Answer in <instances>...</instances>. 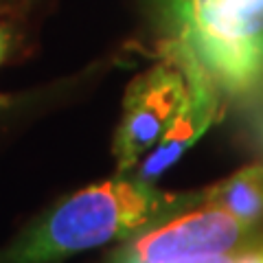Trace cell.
<instances>
[{
    "label": "cell",
    "instance_id": "obj_1",
    "mask_svg": "<svg viewBox=\"0 0 263 263\" xmlns=\"http://www.w3.org/2000/svg\"><path fill=\"white\" fill-rule=\"evenodd\" d=\"M191 195L158 191L145 180H110L92 184L48 211L31 226L0 263H55L112 239L132 237L156 219L186 206Z\"/></svg>",
    "mask_w": 263,
    "mask_h": 263
},
{
    "label": "cell",
    "instance_id": "obj_2",
    "mask_svg": "<svg viewBox=\"0 0 263 263\" xmlns=\"http://www.w3.org/2000/svg\"><path fill=\"white\" fill-rule=\"evenodd\" d=\"M174 42L217 88L248 92L263 81V0H162Z\"/></svg>",
    "mask_w": 263,
    "mask_h": 263
},
{
    "label": "cell",
    "instance_id": "obj_3",
    "mask_svg": "<svg viewBox=\"0 0 263 263\" xmlns=\"http://www.w3.org/2000/svg\"><path fill=\"white\" fill-rule=\"evenodd\" d=\"M186 97L189 77L184 66L171 48H164V60L136 77L127 88L123 119L114 138L119 171L134 167L152 145L160 143Z\"/></svg>",
    "mask_w": 263,
    "mask_h": 263
},
{
    "label": "cell",
    "instance_id": "obj_4",
    "mask_svg": "<svg viewBox=\"0 0 263 263\" xmlns=\"http://www.w3.org/2000/svg\"><path fill=\"white\" fill-rule=\"evenodd\" d=\"M254 230L228 211L204 200L182 217L145 233L114 254L112 263H176L197 254H217L239 248Z\"/></svg>",
    "mask_w": 263,
    "mask_h": 263
},
{
    "label": "cell",
    "instance_id": "obj_5",
    "mask_svg": "<svg viewBox=\"0 0 263 263\" xmlns=\"http://www.w3.org/2000/svg\"><path fill=\"white\" fill-rule=\"evenodd\" d=\"M167 48H171V53L184 66L189 77V97L176 114L174 123L160 138V143L156 145V152L143 162L141 180L145 182H154L162 171H167L189 147L197 143V138L215 123L219 114L217 84L211 79V75L193 55H189L176 42H169Z\"/></svg>",
    "mask_w": 263,
    "mask_h": 263
},
{
    "label": "cell",
    "instance_id": "obj_6",
    "mask_svg": "<svg viewBox=\"0 0 263 263\" xmlns=\"http://www.w3.org/2000/svg\"><path fill=\"white\" fill-rule=\"evenodd\" d=\"M202 197L228 211L248 228H259L263 224V164L239 169L224 182L204 191Z\"/></svg>",
    "mask_w": 263,
    "mask_h": 263
},
{
    "label": "cell",
    "instance_id": "obj_7",
    "mask_svg": "<svg viewBox=\"0 0 263 263\" xmlns=\"http://www.w3.org/2000/svg\"><path fill=\"white\" fill-rule=\"evenodd\" d=\"M235 257H228L224 252H217V254H197V257H189L182 261H176V263H235Z\"/></svg>",
    "mask_w": 263,
    "mask_h": 263
},
{
    "label": "cell",
    "instance_id": "obj_8",
    "mask_svg": "<svg viewBox=\"0 0 263 263\" xmlns=\"http://www.w3.org/2000/svg\"><path fill=\"white\" fill-rule=\"evenodd\" d=\"M235 263H263V250H257V252H248L239 257Z\"/></svg>",
    "mask_w": 263,
    "mask_h": 263
},
{
    "label": "cell",
    "instance_id": "obj_9",
    "mask_svg": "<svg viewBox=\"0 0 263 263\" xmlns=\"http://www.w3.org/2000/svg\"><path fill=\"white\" fill-rule=\"evenodd\" d=\"M7 42H9V40H7V33H5V29H3V27H0V60H3V57H5Z\"/></svg>",
    "mask_w": 263,
    "mask_h": 263
}]
</instances>
